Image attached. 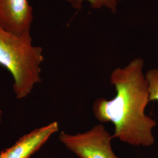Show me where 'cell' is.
<instances>
[{"label": "cell", "instance_id": "obj_4", "mask_svg": "<svg viewBox=\"0 0 158 158\" xmlns=\"http://www.w3.org/2000/svg\"><path fill=\"white\" fill-rule=\"evenodd\" d=\"M34 20L28 0H0V27L16 35L30 33Z\"/></svg>", "mask_w": 158, "mask_h": 158}, {"label": "cell", "instance_id": "obj_1", "mask_svg": "<svg viewBox=\"0 0 158 158\" xmlns=\"http://www.w3.org/2000/svg\"><path fill=\"white\" fill-rule=\"evenodd\" d=\"M143 65L142 58H135L114 69L110 81L116 95L111 100L100 98L93 106L98 121L114 125L113 139L134 147H151L155 142L152 131L156 122L145 114L149 94Z\"/></svg>", "mask_w": 158, "mask_h": 158}, {"label": "cell", "instance_id": "obj_2", "mask_svg": "<svg viewBox=\"0 0 158 158\" xmlns=\"http://www.w3.org/2000/svg\"><path fill=\"white\" fill-rule=\"evenodd\" d=\"M43 49L34 46L30 33L16 35L0 27V65L11 74L18 99L27 97L41 81Z\"/></svg>", "mask_w": 158, "mask_h": 158}, {"label": "cell", "instance_id": "obj_8", "mask_svg": "<svg viewBox=\"0 0 158 158\" xmlns=\"http://www.w3.org/2000/svg\"><path fill=\"white\" fill-rule=\"evenodd\" d=\"M2 113L1 110L0 109V126H1V121H2Z\"/></svg>", "mask_w": 158, "mask_h": 158}, {"label": "cell", "instance_id": "obj_7", "mask_svg": "<svg viewBox=\"0 0 158 158\" xmlns=\"http://www.w3.org/2000/svg\"><path fill=\"white\" fill-rule=\"evenodd\" d=\"M145 76L148 83L149 102H158V69L148 70Z\"/></svg>", "mask_w": 158, "mask_h": 158}, {"label": "cell", "instance_id": "obj_6", "mask_svg": "<svg viewBox=\"0 0 158 158\" xmlns=\"http://www.w3.org/2000/svg\"><path fill=\"white\" fill-rule=\"evenodd\" d=\"M74 8H80L83 1H86L90 3L94 9L106 8L113 12L117 11V6L121 0H68Z\"/></svg>", "mask_w": 158, "mask_h": 158}, {"label": "cell", "instance_id": "obj_3", "mask_svg": "<svg viewBox=\"0 0 158 158\" xmlns=\"http://www.w3.org/2000/svg\"><path fill=\"white\" fill-rule=\"evenodd\" d=\"M59 138L64 147L79 158H119L111 147L113 135L102 124L74 135L62 131Z\"/></svg>", "mask_w": 158, "mask_h": 158}, {"label": "cell", "instance_id": "obj_5", "mask_svg": "<svg viewBox=\"0 0 158 158\" xmlns=\"http://www.w3.org/2000/svg\"><path fill=\"white\" fill-rule=\"evenodd\" d=\"M59 130L56 121L36 128L0 153V158H29Z\"/></svg>", "mask_w": 158, "mask_h": 158}]
</instances>
